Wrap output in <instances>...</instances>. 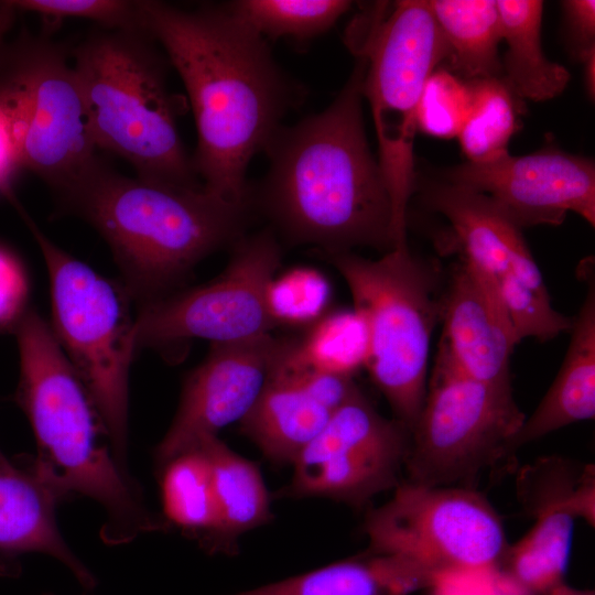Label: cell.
<instances>
[{"mask_svg":"<svg viewBox=\"0 0 595 595\" xmlns=\"http://www.w3.org/2000/svg\"><path fill=\"white\" fill-rule=\"evenodd\" d=\"M144 29L165 52L195 118L192 156L203 186L225 198L251 196L246 172L279 130L295 94L266 40L225 4L185 10L140 1Z\"/></svg>","mask_w":595,"mask_h":595,"instance_id":"1","label":"cell"},{"mask_svg":"<svg viewBox=\"0 0 595 595\" xmlns=\"http://www.w3.org/2000/svg\"><path fill=\"white\" fill-rule=\"evenodd\" d=\"M364 73L358 57L327 108L281 126L263 150L269 169L257 199L288 239L328 255L393 248L391 201L365 132Z\"/></svg>","mask_w":595,"mask_h":595,"instance_id":"2","label":"cell"},{"mask_svg":"<svg viewBox=\"0 0 595 595\" xmlns=\"http://www.w3.org/2000/svg\"><path fill=\"white\" fill-rule=\"evenodd\" d=\"M55 198L102 237L138 307L175 292L199 261L242 237L252 204L203 185L126 176L101 160Z\"/></svg>","mask_w":595,"mask_h":595,"instance_id":"3","label":"cell"},{"mask_svg":"<svg viewBox=\"0 0 595 595\" xmlns=\"http://www.w3.org/2000/svg\"><path fill=\"white\" fill-rule=\"evenodd\" d=\"M20 360L17 404L36 442L28 465L62 501L84 496L105 510L101 539L125 544L165 524L145 506L130 476L118 465L104 422L50 324L28 309L12 331Z\"/></svg>","mask_w":595,"mask_h":595,"instance_id":"4","label":"cell"},{"mask_svg":"<svg viewBox=\"0 0 595 595\" xmlns=\"http://www.w3.org/2000/svg\"><path fill=\"white\" fill-rule=\"evenodd\" d=\"M144 30L97 31L74 51V69L97 149L127 161L137 176L201 186L181 140L182 101L166 83V56Z\"/></svg>","mask_w":595,"mask_h":595,"instance_id":"5","label":"cell"},{"mask_svg":"<svg viewBox=\"0 0 595 595\" xmlns=\"http://www.w3.org/2000/svg\"><path fill=\"white\" fill-rule=\"evenodd\" d=\"M365 61L367 99L392 208L393 247L407 245V212L415 188L414 136L424 85L447 60V48L425 0L377 2L347 32Z\"/></svg>","mask_w":595,"mask_h":595,"instance_id":"6","label":"cell"},{"mask_svg":"<svg viewBox=\"0 0 595 595\" xmlns=\"http://www.w3.org/2000/svg\"><path fill=\"white\" fill-rule=\"evenodd\" d=\"M13 204L44 259L52 333L89 392L118 465L129 475V375L138 351L133 301L120 281L104 277L63 250L18 202Z\"/></svg>","mask_w":595,"mask_h":595,"instance_id":"7","label":"cell"},{"mask_svg":"<svg viewBox=\"0 0 595 595\" xmlns=\"http://www.w3.org/2000/svg\"><path fill=\"white\" fill-rule=\"evenodd\" d=\"M329 259L367 331L364 367L394 419L411 432L425 400L430 340L441 318L435 273L408 245L375 260L350 251L331 253Z\"/></svg>","mask_w":595,"mask_h":595,"instance_id":"8","label":"cell"},{"mask_svg":"<svg viewBox=\"0 0 595 595\" xmlns=\"http://www.w3.org/2000/svg\"><path fill=\"white\" fill-rule=\"evenodd\" d=\"M526 415L512 389L470 378L439 348L420 415L411 430L407 480L456 486L507 459Z\"/></svg>","mask_w":595,"mask_h":595,"instance_id":"9","label":"cell"},{"mask_svg":"<svg viewBox=\"0 0 595 595\" xmlns=\"http://www.w3.org/2000/svg\"><path fill=\"white\" fill-rule=\"evenodd\" d=\"M363 529L368 552L411 559L442 577L493 572L508 545L495 508L465 486L402 480Z\"/></svg>","mask_w":595,"mask_h":595,"instance_id":"10","label":"cell"},{"mask_svg":"<svg viewBox=\"0 0 595 595\" xmlns=\"http://www.w3.org/2000/svg\"><path fill=\"white\" fill-rule=\"evenodd\" d=\"M235 244L227 267L214 280L138 307V351L197 338L227 344L271 334L277 324L267 291L281 263L280 246L270 230Z\"/></svg>","mask_w":595,"mask_h":595,"instance_id":"11","label":"cell"},{"mask_svg":"<svg viewBox=\"0 0 595 595\" xmlns=\"http://www.w3.org/2000/svg\"><path fill=\"white\" fill-rule=\"evenodd\" d=\"M410 436L403 423L381 415L358 390L295 459L286 493L360 508L402 482Z\"/></svg>","mask_w":595,"mask_h":595,"instance_id":"12","label":"cell"},{"mask_svg":"<svg viewBox=\"0 0 595 595\" xmlns=\"http://www.w3.org/2000/svg\"><path fill=\"white\" fill-rule=\"evenodd\" d=\"M15 67L25 91L20 165L44 181L54 197L99 163L73 64L50 39H32Z\"/></svg>","mask_w":595,"mask_h":595,"instance_id":"13","label":"cell"},{"mask_svg":"<svg viewBox=\"0 0 595 595\" xmlns=\"http://www.w3.org/2000/svg\"><path fill=\"white\" fill-rule=\"evenodd\" d=\"M445 181L487 196L520 228L558 226L569 213L595 225V165L585 156L556 149L508 152L451 167Z\"/></svg>","mask_w":595,"mask_h":595,"instance_id":"14","label":"cell"},{"mask_svg":"<svg viewBox=\"0 0 595 595\" xmlns=\"http://www.w3.org/2000/svg\"><path fill=\"white\" fill-rule=\"evenodd\" d=\"M283 340L267 334L238 343L210 344L206 358L185 378L176 414L155 448L160 467L250 412Z\"/></svg>","mask_w":595,"mask_h":595,"instance_id":"15","label":"cell"},{"mask_svg":"<svg viewBox=\"0 0 595 595\" xmlns=\"http://www.w3.org/2000/svg\"><path fill=\"white\" fill-rule=\"evenodd\" d=\"M441 348L465 375L512 389L510 359L518 344L493 280L461 257L442 298Z\"/></svg>","mask_w":595,"mask_h":595,"instance_id":"16","label":"cell"},{"mask_svg":"<svg viewBox=\"0 0 595 595\" xmlns=\"http://www.w3.org/2000/svg\"><path fill=\"white\" fill-rule=\"evenodd\" d=\"M425 199L447 219L462 257L493 282L515 277L549 296L521 228L487 196L443 181L426 187Z\"/></svg>","mask_w":595,"mask_h":595,"instance_id":"17","label":"cell"},{"mask_svg":"<svg viewBox=\"0 0 595 595\" xmlns=\"http://www.w3.org/2000/svg\"><path fill=\"white\" fill-rule=\"evenodd\" d=\"M587 291L572 320L571 339L562 366L547 393L511 439L507 457L521 446L561 428L595 416V277L593 262L578 270Z\"/></svg>","mask_w":595,"mask_h":595,"instance_id":"18","label":"cell"},{"mask_svg":"<svg viewBox=\"0 0 595 595\" xmlns=\"http://www.w3.org/2000/svg\"><path fill=\"white\" fill-rule=\"evenodd\" d=\"M61 501L29 466L15 465L0 451V551L40 552L64 564L79 584L97 580L61 534L55 508Z\"/></svg>","mask_w":595,"mask_h":595,"instance_id":"19","label":"cell"},{"mask_svg":"<svg viewBox=\"0 0 595 595\" xmlns=\"http://www.w3.org/2000/svg\"><path fill=\"white\" fill-rule=\"evenodd\" d=\"M441 578L411 559L367 552L232 595H410Z\"/></svg>","mask_w":595,"mask_h":595,"instance_id":"20","label":"cell"},{"mask_svg":"<svg viewBox=\"0 0 595 595\" xmlns=\"http://www.w3.org/2000/svg\"><path fill=\"white\" fill-rule=\"evenodd\" d=\"M332 414L272 366L264 389L240 421V429L270 462L293 465Z\"/></svg>","mask_w":595,"mask_h":595,"instance_id":"21","label":"cell"},{"mask_svg":"<svg viewBox=\"0 0 595 595\" xmlns=\"http://www.w3.org/2000/svg\"><path fill=\"white\" fill-rule=\"evenodd\" d=\"M501 41L507 45L502 78L510 91L524 99L544 101L559 96L570 80L569 71L551 62L541 45L543 2L496 1Z\"/></svg>","mask_w":595,"mask_h":595,"instance_id":"22","label":"cell"},{"mask_svg":"<svg viewBox=\"0 0 595 595\" xmlns=\"http://www.w3.org/2000/svg\"><path fill=\"white\" fill-rule=\"evenodd\" d=\"M197 446L209 459L216 497L218 523L210 541L214 549H228L241 534L272 519L269 494L258 465L218 436Z\"/></svg>","mask_w":595,"mask_h":595,"instance_id":"23","label":"cell"},{"mask_svg":"<svg viewBox=\"0 0 595 595\" xmlns=\"http://www.w3.org/2000/svg\"><path fill=\"white\" fill-rule=\"evenodd\" d=\"M574 521L563 511L539 513L529 532L507 545L494 572L512 595H547L564 582Z\"/></svg>","mask_w":595,"mask_h":595,"instance_id":"24","label":"cell"},{"mask_svg":"<svg viewBox=\"0 0 595 595\" xmlns=\"http://www.w3.org/2000/svg\"><path fill=\"white\" fill-rule=\"evenodd\" d=\"M447 48V62L465 80L500 77L499 13L494 0H429Z\"/></svg>","mask_w":595,"mask_h":595,"instance_id":"25","label":"cell"},{"mask_svg":"<svg viewBox=\"0 0 595 595\" xmlns=\"http://www.w3.org/2000/svg\"><path fill=\"white\" fill-rule=\"evenodd\" d=\"M518 496L532 516L563 511L595 524V467L548 457L528 465L518 478Z\"/></svg>","mask_w":595,"mask_h":595,"instance_id":"26","label":"cell"},{"mask_svg":"<svg viewBox=\"0 0 595 595\" xmlns=\"http://www.w3.org/2000/svg\"><path fill=\"white\" fill-rule=\"evenodd\" d=\"M161 496L167 521L210 540L218 516L209 459L201 446L184 452L162 467Z\"/></svg>","mask_w":595,"mask_h":595,"instance_id":"27","label":"cell"},{"mask_svg":"<svg viewBox=\"0 0 595 595\" xmlns=\"http://www.w3.org/2000/svg\"><path fill=\"white\" fill-rule=\"evenodd\" d=\"M367 331L353 311H337L312 324L301 339H286L285 356L292 363L314 370L353 376L365 366Z\"/></svg>","mask_w":595,"mask_h":595,"instance_id":"28","label":"cell"},{"mask_svg":"<svg viewBox=\"0 0 595 595\" xmlns=\"http://www.w3.org/2000/svg\"><path fill=\"white\" fill-rule=\"evenodd\" d=\"M467 82L472 107L457 138L468 162H487L508 153V143L517 129L513 94L500 77Z\"/></svg>","mask_w":595,"mask_h":595,"instance_id":"29","label":"cell"},{"mask_svg":"<svg viewBox=\"0 0 595 595\" xmlns=\"http://www.w3.org/2000/svg\"><path fill=\"white\" fill-rule=\"evenodd\" d=\"M227 8L259 35L310 40L329 30L347 12L346 0H237Z\"/></svg>","mask_w":595,"mask_h":595,"instance_id":"30","label":"cell"},{"mask_svg":"<svg viewBox=\"0 0 595 595\" xmlns=\"http://www.w3.org/2000/svg\"><path fill=\"white\" fill-rule=\"evenodd\" d=\"M329 298L326 278L307 267H296L275 275L267 291L268 310L277 326L315 323L323 316Z\"/></svg>","mask_w":595,"mask_h":595,"instance_id":"31","label":"cell"},{"mask_svg":"<svg viewBox=\"0 0 595 595\" xmlns=\"http://www.w3.org/2000/svg\"><path fill=\"white\" fill-rule=\"evenodd\" d=\"M472 107L467 80L446 68H436L428 78L416 111L418 128L437 138L458 137Z\"/></svg>","mask_w":595,"mask_h":595,"instance_id":"32","label":"cell"},{"mask_svg":"<svg viewBox=\"0 0 595 595\" xmlns=\"http://www.w3.org/2000/svg\"><path fill=\"white\" fill-rule=\"evenodd\" d=\"M495 286L518 344L527 337L545 342L570 332L572 320L552 307L550 296L539 294L515 277L500 279Z\"/></svg>","mask_w":595,"mask_h":595,"instance_id":"33","label":"cell"},{"mask_svg":"<svg viewBox=\"0 0 595 595\" xmlns=\"http://www.w3.org/2000/svg\"><path fill=\"white\" fill-rule=\"evenodd\" d=\"M18 11L54 20L84 19L106 30H144L140 1L127 0H14Z\"/></svg>","mask_w":595,"mask_h":595,"instance_id":"34","label":"cell"},{"mask_svg":"<svg viewBox=\"0 0 595 595\" xmlns=\"http://www.w3.org/2000/svg\"><path fill=\"white\" fill-rule=\"evenodd\" d=\"M25 95L12 69L0 83V193L10 198L11 178L20 165L24 130Z\"/></svg>","mask_w":595,"mask_h":595,"instance_id":"35","label":"cell"},{"mask_svg":"<svg viewBox=\"0 0 595 595\" xmlns=\"http://www.w3.org/2000/svg\"><path fill=\"white\" fill-rule=\"evenodd\" d=\"M28 282L17 259L0 248V329L12 331L28 310Z\"/></svg>","mask_w":595,"mask_h":595,"instance_id":"36","label":"cell"},{"mask_svg":"<svg viewBox=\"0 0 595 595\" xmlns=\"http://www.w3.org/2000/svg\"><path fill=\"white\" fill-rule=\"evenodd\" d=\"M562 6L573 51L581 60L595 50V1L566 0Z\"/></svg>","mask_w":595,"mask_h":595,"instance_id":"37","label":"cell"},{"mask_svg":"<svg viewBox=\"0 0 595 595\" xmlns=\"http://www.w3.org/2000/svg\"><path fill=\"white\" fill-rule=\"evenodd\" d=\"M17 12L11 1H0V46L13 25Z\"/></svg>","mask_w":595,"mask_h":595,"instance_id":"38","label":"cell"},{"mask_svg":"<svg viewBox=\"0 0 595 595\" xmlns=\"http://www.w3.org/2000/svg\"><path fill=\"white\" fill-rule=\"evenodd\" d=\"M584 65V83L587 94L592 99L595 95V50L580 60Z\"/></svg>","mask_w":595,"mask_h":595,"instance_id":"39","label":"cell"},{"mask_svg":"<svg viewBox=\"0 0 595 595\" xmlns=\"http://www.w3.org/2000/svg\"><path fill=\"white\" fill-rule=\"evenodd\" d=\"M547 595H594V592L589 589L574 588L563 582L552 588Z\"/></svg>","mask_w":595,"mask_h":595,"instance_id":"40","label":"cell"}]
</instances>
